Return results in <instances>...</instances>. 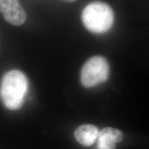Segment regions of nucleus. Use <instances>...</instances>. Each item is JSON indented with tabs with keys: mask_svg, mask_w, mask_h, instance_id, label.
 Wrapping results in <instances>:
<instances>
[{
	"mask_svg": "<svg viewBox=\"0 0 149 149\" xmlns=\"http://www.w3.org/2000/svg\"><path fill=\"white\" fill-rule=\"evenodd\" d=\"M29 89V80L19 70H11L3 74L0 83V100L7 109H20Z\"/></svg>",
	"mask_w": 149,
	"mask_h": 149,
	"instance_id": "f257e3e1",
	"label": "nucleus"
},
{
	"mask_svg": "<svg viewBox=\"0 0 149 149\" xmlns=\"http://www.w3.org/2000/svg\"><path fill=\"white\" fill-rule=\"evenodd\" d=\"M81 19L86 29L90 32L101 34L107 32L113 26L114 11L107 3L93 1L84 9Z\"/></svg>",
	"mask_w": 149,
	"mask_h": 149,
	"instance_id": "f03ea898",
	"label": "nucleus"
},
{
	"mask_svg": "<svg viewBox=\"0 0 149 149\" xmlns=\"http://www.w3.org/2000/svg\"><path fill=\"white\" fill-rule=\"evenodd\" d=\"M109 65L102 56H94L84 65L80 74L81 83L85 88H92L109 78Z\"/></svg>",
	"mask_w": 149,
	"mask_h": 149,
	"instance_id": "7ed1b4c3",
	"label": "nucleus"
},
{
	"mask_svg": "<svg viewBox=\"0 0 149 149\" xmlns=\"http://www.w3.org/2000/svg\"><path fill=\"white\" fill-rule=\"evenodd\" d=\"M0 12L7 22L21 26L26 20V13L19 0H0Z\"/></svg>",
	"mask_w": 149,
	"mask_h": 149,
	"instance_id": "20e7f679",
	"label": "nucleus"
},
{
	"mask_svg": "<svg viewBox=\"0 0 149 149\" xmlns=\"http://www.w3.org/2000/svg\"><path fill=\"white\" fill-rule=\"evenodd\" d=\"M124 139V134L116 128H104L99 132L97 138V149H115L117 143Z\"/></svg>",
	"mask_w": 149,
	"mask_h": 149,
	"instance_id": "39448f33",
	"label": "nucleus"
},
{
	"mask_svg": "<svg viewBox=\"0 0 149 149\" xmlns=\"http://www.w3.org/2000/svg\"><path fill=\"white\" fill-rule=\"evenodd\" d=\"M98 133V128L95 126L83 124L75 130L74 135L79 144L84 146H90L96 141Z\"/></svg>",
	"mask_w": 149,
	"mask_h": 149,
	"instance_id": "423d86ee",
	"label": "nucleus"
}]
</instances>
